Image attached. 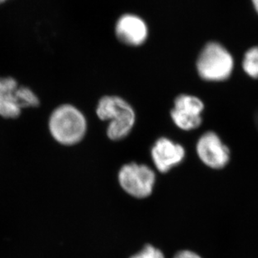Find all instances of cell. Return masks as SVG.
<instances>
[{
    "mask_svg": "<svg viewBox=\"0 0 258 258\" xmlns=\"http://www.w3.org/2000/svg\"><path fill=\"white\" fill-rule=\"evenodd\" d=\"M174 109L193 115H201L204 110V104L199 98L193 95H180L175 98Z\"/></svg>",
    "mask_w": 258,
    "mask_h": 258,
    "instance_id": "9",
    "label": "cell"
},
{
    "mask_svg": "<svg viewBox=\"0 0 258 258\" xmlns=\"http://www.w3.org/2000/svg\"><path fill=\"white\" fill-rule=\"evenodd\" d=\"M185 156L184 147L166 137L159 138L151 148L154 165L161 173L168 172L173 167L180 165Z\"/></svg>",
    "mask_w": 258,
    "mask_h": 258,
    "instance_id": "6",
    "label": "cell"
},
{
    "mask_svg": "<svg viewBox=\"0 0 258 258\" xmlns=\"http://www.w3.org/2000/svg\"><path fill=\"white\" fill-rule=\"evenodd\" d=\"M96 115L101 120H109L107 136L112 141H120L131 133L136 113L132 105L115 95H105L99 100Z\"/></svg>",
    "mask_w": 258,
    "mask_h": 258,
    "instance_id": "2",
    "label": "cell"
},
{
    "mask_svg": "<svg viewBox=\"0 0 258 258\" xmlns=\"http://www.w3.org/2000/svg\"><path fill=\"white\" fill-rule=\"evenodd\" d=\"M6 1H8V0H0V5L4 4V3L6 2Z\"/></svg>",
    "mask_w": 258,
    "mask_h": 258,
    "instance_id": "17",
    "label": "cell"
},
{
    "mask_svg": "<svg viewBox=\"0 0 258 258\" xmlns=\"http://www.w3.org/2000/svg\"><path fill=\"white\" fill-rule=\"evenodd\" d=\"M173 258H202L199 254L196 253L194 251L189 250H183L178 251Z\"/></svg>",
    "mask_w": 258,
    "mask_h": 258,
    "instance_id": "14",
    "label": "cell"
},
{
    "mask_svg": "<svg viewBox=\"0 0 258 258\" xmlns=\"http://www.w3.org/2000/svg\"><path fill=\"white\" fill-rule=\"evenodd\" d=\"M18 94L20 98V105L22 109L25 108L38 107L39 100L34 91L26 86H20L18 89Z\"/></svg>",
    "mask_w": 258,
    "mask_h": 258,
    "instance_id": "12",
    "label": "cell"
},
{
    "mask_svg": "<svg viewBox=\"0 0 258 258\" xmlns=\"http://www.w3.org/2000/svg\"><path fill=\"white\" fill-rule=\"evenodd\" d=\"M117 39L130 46H139L146 42L148 28L142 18L126 14L117 20L115 25Z\"/></svg>",
    "mask_w": 258,
    "mask_h": 258,
    "instance_id": "7",
    "label": "cell"
},
{
    "mask_svg": "<svg viewBox=\"0 0 258 258\" xmlns=\"http://www.w3.org/2000/svg\"><path fill=\"white\" fill-rule=\"evenodd\" d=\"M50 134L63 146H73L83 140L87 132V120L83 113L70 104L55 108L49 119Z\"/></svg>",
    "mask_w": 258,
    "mask_h": 258,
    "instance_id": "1",
    "label": "cell"
},
{
    "mask_svg": "<svg viewBox=\"0 0 258 258\" xmlns=\"http://www.w3.org/2000/svg\"><path fill=\"white\" fill-rule=\"evenodd\" d=\"M251 1L253 3L254 8L258 14V0H251Z\"/></svg>",
    "mask_w": 258,
    "mask_h": 258,
    "instance_id": "15",
    "label": "cell"
},
{
    "mask_svg": "<svg viewBox=\"0 0 258 258\" xmlns=\"http://www.w3.org/2000/svg\"><path fill=\"white\" fill-rule=\"evenodd\" d=\"M118 178L122 189L137 199L150 197L153 192L156 180L152 169L146 165L134 162L122 166Z\"/></svg>",
    "mask_w": 258,
    "mask_h": 258,
    "instance_id": "4",
    "label": "cell"
},
{
    "mask_svg": "<svg viewBox=\"0 0 258 258\" xmlns=\"http://www.w3.org/2000/svg\"><path fill=\"white\" fill-rule=\"evenodd\" d=\"M197 153L204 165L214 170L227 166L230 161V150L215 132H206L198 139Z\"/></svg>",
    "mask_w": 258,
    "mask_h": 258,
    "instance_id": "5",
    "label": "cell"
},
{
    "mask_svg": "<svg viewBox=\"0 0 258 258\" xmlns=\"http://www.w3.org/2000/svg\"><path fill=\"white\" fill-rule=\"evenodd\" d=\"M171 116L175 125L183 131H191L200 126L202 118L199 115H193L173 109Z\"/></svg>",
    "mask_w": 258,
    "mask_h": 258,
    "instance_id": "10",
    "label": "cell"
},
{
    "mask_svg": "<svg viewBox=\"0 0 258 258\" xmlns=\"http://www.w3.org/2000/svg\"><path fill=\"white\" fill-rule=\"evenodd\" d=\"M130 258H165L164 253L160 249L156 248L155 246L150 244H147L144 246L142 251L138 253L135 254Z\"/></svg>",
    "mask_w": 258,
    "mask_h": 258,
    "instance_id": "13",
    "label": "cell"
},
{
    "mask_svg": "<svg viewBox=\"0 0 258 258\" xmlns=\"http://www.w3.org/2000/svg\"><path fill=\"white\" fill-rule=\"evenodd\" d=\"M19 86L15 78L0 77V116L5 119H15L22 112Z\"/></svg>",
    "mask_w": 258,
    "mask_h": 258,
    "instance_id": "8",
    "label": "cell"
},
{
    "mask_svg": "<svg viewBox=\"0 0 258 258\" xmlns=\"http://www.w3.org/2000/svg\"><path fill=\"white\" fill-rule=\"evenodd\" d=\"M255 123H256V128L258 129V111L255 115Z\"/></svg>",
    "mask_w": 258,
    "mask_h": 258,
    "instance_id": "16",
    "label": "cell"
},
{
    "mask_svg": "<svg viewBox=\"0 0 258 258\" xmlns=\"http://www.w3.org/2000/svg\"><path fill=\"white\" fill-rule=\"evenodd\" d=\"M242 68L251 78H258V46L252 47L246 52Z\"/></svg>",
    "mask_w": 258,
    "mask_h": 258,
    "instance_id": "11",
    "label": "cell"
},
{
    "mask_svg": "<svg viewBox=\"0 0 258 258\" xmlns=\"http://www.w3.org/2000/svg\"><path fill=\"white\" fill-rule=\"evenodd\" d=\"M234 59L222 44L210 42L201 51L197 62V69L201 78L207 81H226L231 76Z\"/></svg>",
    "mask_w": 258,
    "mask_h": 258,
    "instance_id": "3",
    "label": "cell"
}]
</instances>
